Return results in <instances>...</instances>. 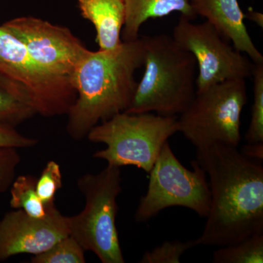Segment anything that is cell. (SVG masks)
<instances>
[{
	"instance_id": "18",
	"label": "cell",
	"mask_w": 263,
	"mask_h": 263,
	"mask_svg": "<svg viewBox=\"0 0 263 263\" xmlns=\"http://www.w3.org/2000/svg\"><path fill=\"white\" fill-rule=\"evenodd\" d=\"M84 249L70 235L57 242L51 248L31 258L32 263H84Z\"/></svg>"
},
{
	"instance_id": "26",
	"label": "cell",
	"mask_w": 263,
	"mask_h": 263,
	"mask_svg": "<svg viewBox=\"0 0 263 263\" xmlns=\"http://www.w3.org/2000/svg\"><path fill=\"white\" fill-rule=\"evenodd\" d=\"M0 1H1V0H0Z\"/></svg>"
},
{
	"instance_id": "13",
	"label": "cell",
	"mask_w": 263,
	"mask_h": 263,
	"mask_svg": "<svg viewBox=\"0 0 263 263\" xmlns=\"http://www.w3.org/2000/svg\"><path fill=\"white\" fill-rule=\"evenodd\" d=\"M81 16L96 30L99 50L108 51L123 42L122 31L125 22L124 0H76Z\"/></svg>"
},
{
	"instance_id": "10",
	"label": "cell",
	"mask_w": 263,
	"mask_h": 263,
	"mask_svg": "<svg viewBox=\"0 0 263 263\" xmlns=\"http://www.w3.org/2000/svg\"><path fill=\"white\" fill-rule=\"evenodd\" d=\"M25 46L41 68L70 79L90 50L72 31L34 16H20L2 24Z\"/></svg>"
},
{
	"instance_id": "11",
	"label": "cell",
	"mask_w": 263,
	"mask_h": 263,
	"mask_svg": "<svg viewBox=\"0 0 263 263\" xmlns=\"http://www.w3.org/2000/svg\"><path fill=\"white\" fill-rule=\"evenodd\" d=\"M67 235V216L62 215L56 205L44 218L32 217L15 209L0 220V262L18 254L37 255Z\"/></svg>"
},
{
	"instance_id": "23",
	"label": "cell",
	"mask_w": 263,
	"mask_h": 263,
	"mask_svg": "<svg viewBox=\"0 0 263 263\" xmlns=\"http://www.w3.org/2000/svg\"><path fill=\"white\" fill-rule=\"evenodd\" d=\"M37 140L24 136L15 127L0 124V148H31L36 146Z\"/></svg>"
},
{
	"instance_id": "20",
	"label": "cell",
	"mask_w": 263,
	"mask_h": 263,
	"mask_svg": "<svg viewBox=\"0 0 263 263\" xmlns=\"http://www.w3.org/2000/svg\"><path fill=\"white\" fill-rule=\"evenodd\" d=\"M198 246L197 239L181 241H165L152 251L145 252L139 261L141 263H179L183 254Z\"/></svg>"
},
{
	"instance_id": "7",
	"label": "cell",
	"mask_w": 263,
	"mask_h": 263,
	"mask_svg": "<svg viewBox=\"0 0 263 263\" xmlns=\"http://www.w3.org/2000/svg\"><path fill=\"white\" fill-rule=\"evenodd\" d=\"M191 164L193 171L176 158L168 141L164 143L149 172L146 194L137 208V221L149 220L164 209L174 206L187 208L206 217L212 200L207 175L196 160Z\"/></svg>"
},
{
	"instance_id": "3",
	"label": "cell",
	"mask_w": 263,
	"mask_h": 263,
	"mask_svg": "<svg viewBox=\"0 0 263 263\" xmlns=\"http://www.w3.org/2000/svg\"><path fill=\"white\" fill-rule=\"evenodd\" d=\"M142 38L146 50L144 73L125 112L178 117L196 95V60L167 34Z\"/></svg>"
},
{
	"instance_id": "4",
	"label": "cell",
	"mask_w": 263,
	"mask_h": 263,
	"mask_svg": "<svg viewBox=\"0 0 263 263\" xmlns=\"http://www.w3.org/2000/svg\"><path fill=\"white\" fill-rule=\"evenodd\" d=\"M178 133V117L123 112L95 126L86 138L106 147L93 157L121 168L135 166L149 174L166 142Z\"/></svg>"
},
{
	"instance_id": "17",
	"label": "cell",
	"mask_w": 263,
	"mask_h": 263,
	"mask_svg": "<svg viewBox=\"0 0 263 263\" xmlns=\"http://www.w3.org/2000/svg\"><path fill=\"white\" fill-rule=\"evenodd\" d=\"M214 263H262L263 233L238 243L220 247L213 254Z\"/></svg>"
},
{
	"instance_id": "5",
	"label": "cell",
	"mask_w": 263,
	"mask_h": 263,
	"mask_svg": "<svg viewBox=\"0 0 263 263\" xmlns=\"http://www.w3.org/2000/svg\"><path fill=\"white\" fill-rule=\"evenodd\" d=\"M77 186L86 202L82 212L67 216L69 235L101 262H125L116 224L117 197L122 190L120 168L107 165L98 174H85Z\"/></svg>"
},
{
	"instance_id": "15",
	"label": "cell",
	"mask_w": 263,
	"mask_h": 263,
	"mask_svg": "<svg viewBox=\"0 0 263 263\" xmlns=\"http://www.w3.org/2000/svg\"><path fill=\"white\" fill-rule=\"evenodd\" d=\"M34 115L18 86L0 73V124L16 127Z\"/></svg>"
},
{
	"instance_id": "19",
	"label": "cell",
	"mask_w": 263,
	"mask_h": 263,
	"mask_svg": "<svg viewBox=\"0 0 263 263\" xmlns=\"http://www.w3.org/2000/svg\"><path fill=\"white\" fill-rule=\"evenodd\" d=\"M252 117L245 135L247 143H263V63H254Z\"/></svg>"
},
{
	"instance_id": "1",
	"label": "cell",
	"mask_w": 263,
	"mask_h": 263,
	"mask_svg": "<svg viewBox=\"0 0 263 263\" xmlns=\"http://www.w3.org/2000/svg\"><path fill=\"white\" fill-rule=\"evenodd\" d=\"M196 161L209 176L210 210L198 245L223 247L263 233V167L238 147L196 148Z\"/></svg>"
},
{
	"instance_id": "24",
	"label": "cell",
	"mask_w": 263,
	"mask_h": 263,
	"mask_svg": "<svg viewBox=\"0 0 263 263\" xmlns=\"http://www.w3.org/2000/svg\"><path fill=\"white\" fill-rule=\"evenodd\" d=\"M242 155L251 160L262 161L263 159V143H247L240 151Z\"/></svg>"
},
{
	"instance_id": "2",
	"label": "cell",
	"mask_w": 263,
	"mask_h": 263,
	"mask_svg": "<svg viewBox=\"0 0 263 263\" xmlns=\"http://www.w3.org/2000/svg\"><path fill=\"white\" fill-rule=\"evenodd\" d=\"M143 38L123 42L108 51H90L71 76L75 103L67 115V134L80 141L99 123L125 112L138 82L136 71L144 63Z\"/></svg>"
},
{
	"instance_id": "8",
	"label": "cell",
	"mask_w": 263,
	"mask_h": 263,
	"mask_svg": "<svg viewBox=\"0 0 263 263\" xmlns=\"http://www.w3.org/2000/svg\"><path fill=\"white\" fill-rule=\"evenodd\" d=\"M0 73L16 84L26 103L44 117L67 115L76 99L70 79L51 75L34 61L25 46L0 25Z\"/></svg>"
},
{
	"instance_id": "12",
	"label": "cell",
	"mask_w": 263,
	"mask_h": 263,
	"mask_svg": "<svg viewBox=\"0 0 263 263\" xmlns=\"http://www.w3.org/2000/svg\"><path fill=\"white\" fill-rule=\"evenodd\" d=\"M197 16L200 15L217 30L237 51L245 53L254 63H263L262 53L249 35L245 13L238 0H190Z\"/></svg>"
},
{
	"instance_id": "22",
	"label": "cell",
	"mask_w": 263,
	"mask_h": 263,
	"mask_svg": "<svg viewBox=\"0 0 263 263\" xmlns=\"http://www.w3.org/2000/svg\"><path fill=\"white\" fill-rule=\"evenodd\" d=\"M18 150L0 148V193L7 191L14 181L15 171L21 162Z\"/></svg>"
},
{
	"instance_id": "16",
	"label": "cell",
	"mask_w": 263,
	"mask_h": 263,
	"mask_svg": "<svg viewBox=\"0 0 263 263\" xmlns=\"http://www.w3.org/2000/svg\"><path fill=\"white\" fill-rule=\"evenodd\" d=\"M36 179L31 175H22L15 178L10 186V206L20 209L34 218H44L48 215L51 206H46L38 196L36 190Z\"/></svg>"
},
{
	"instance_id": "9",
	"label": "cell",
	"mask_w": 263,
	"mask_h": 263,
	"mask_svg": "<svg viewBox=\"0 0 263 263\" xmlns=\"http://www.w3.org/2000/svg\"><path fill=\"white\" fill-rule=\"evenodd\" d=\"M193 22L180 17L171 37L196 60V93L224 81L252 77L254 63L247 55L230 46L207 21Z\"/></svg>"
},
{
	"instance_id": "6",
	"label": "cell",
	"mask_w": 263,
	"mask_h": 263,
	"mask_svg": "<svg viewBox=\"0 0 263 263\" xmlns=\"http://www.w3.org/2000/svg\"><path fill=\"white\" fill-rule=\"evenodd\" d=\"M247 103L245 79H233L196 93L178 117V133L196 147L213 144L238 147L240 117Z\"/></svg>"
},
{
	"instance_id": "25",
	"label": "cell",
	"mask_w": 263,
	"mask_h": 263,
	"mask_svg": "<svg viewBox=\"0 0 263 263\" xmlns=\"http://www.w3.org/2000/svg\"><path fill=\"white\" fill-rule=\"evenodd\" d=\"M249 18L254 23L257 24L259 27L262 28L263 27V15L262 13L259 12L253 11V10H249L248 13H245V18Z\"/></svg>"
},
{
	"instance_id": "14",
	"label": "cell",
	"mask_w": 263,
	"mask_h": 263,
	"mask_svg": "<svg viewBox=\"0 0 263 263\" xmlns=\"http://www.w3.org/2000/svg\"><path fill=\"white\" fill-rule=\"evenodd\" d=\"M124 3L126 11L122 31L124 42L138 40L140 29L148 19L162 18L175 12L191 21L197 17L190 0H124Z\"/></svg>"
},
{
	"instance_id": "21",
	"label": "cell",
	"mask_w": 263,
	"mask_h": 263,
	"mask_svg": "<svg viewBox=\"0 0 263 263\" xmlns=\"http://www.w3.org/2000/svg\"><path fill=\"white\" fill-rule=\"evenodd\" d=\"M62 186L60 166L55 161H49L36 181L38 196L46 206L55 205V197Z\"/></svg>"
}]
</instances>
